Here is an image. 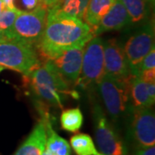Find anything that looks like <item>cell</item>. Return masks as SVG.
Returning <instances> with one entry per match:
<instances>
[{"mask_svg": "<svg viewBox=\"0 0 155 155\" xmlns=\"http://www.w3.org/2000/svg\"><path fill=\"white\" fill-rule=\"evenodd\" d=\"M96 36L82 19L62 13L56 7L48 10L42 36L35 46L41 61L51 60L65 50L85 46Z\"/></svg>", "mask_w": 155, "mask_h": 155, "instance_id": "obj_1", "label": "cell"}, {"mask_svg": "<svg viewBox=\"0 0 155 155\" xmlns=\"http://www.w3.org/2000/svg\"><path fill=\"white\" fill-rule=\"evenodd\" d=\"M29 86L39 99L54 106H61L62 97L70 91V84L61 77L50 61H43L27 76Z\"/></svg>", "mask_w": 155, "mask_h": 155, "instance_id": "obj_2", "label": "cell"}, {"mask_svg": "<svg viewBox=\"0 0 155 155\" xmlns=\"http://www.w3.org/2000/svg\"><path fill=\"white\" fill-rule=\"evenodd\" d=\"M41 64L33 45L8 40L0 42V66L27 76Z\"/></svg>", "mask_w": 155, "mask_h": 155, "instance_id": "obj_3", "label": "cell"}, {"mask_svg": "<svg viewBox=\"0 0 155 155\" xmlns=\"http://www.w3.org/2000/svg\"><path fill=\"white\" fill-rule=\"evenodd\" d=\"M134 76L121 80L104 74L97 84L106 110L114 122H117L127 110L129 103L128 85Z\"/></svg>", "mask_w": 155, "mask_h": 155, "instance_id": "obj_4", "label": "cell"}, {"mask_svg": "<svg viewBox=\"0 0 155 155\" xmlns=\"http://www.w3.org/2000/svg\"><path fill=\"white\" fill-rule=\"evenodd\" d=\"M47 13L48 10L41 5L30 11H22L13 24L11 40L35 47L44 31Z\"/></svg>", "mask_w": 155, "mask_h": 155, "instance_id": "obj_5", "label": "cell"}, {"mask_svg": "<svg viewBox=\"0 0 155 155\" xmlns=\"http://www.w3.org/2000/svg\"><path fill=\"white\" fill-rule=\"evenodd\" d=\"M104 74V41L96 35L84 46L82 67L76 85L88 88L98 83Z\"/></svg>", "mask_w": 155, "mask_h": 155, "instance_id": "obj_6", "label": "cell"}, {"mask_svg": "<svg viewBox=\"0 0 155 155\" xmlns=\"http://www.w3.org/2000/svg\"><path fill=\"white\" fill-rule=\"evenodd\" d=\"M93 117L95 137L100 153L104 155H127V148L124 141L111 126L98 104L94 106Z\"/></svg>", "mask_w": 155, "mask_h": 155, "instance_id": "obj_7", "label": "cell"}, {"mask_svg": "<svg viewBox=\"0 0 155 155\" xmlns=\"http://www.w3.org/2000/svg\"><path fill=\"white\" fill-rule=\"evenodd\" d=\"M153 48H154V24L153 22H149L127 40L123 49L133 75L139 76V66Z\"/></svg>", "mask_w": 155, "mask_h": 155, "instance_id": "obj_8", "label": "cell"}, {"mask_svg": "<svg viewBox=\"0 0 155 155\" xmlns=\"http://www.w3.org/2000/svg\"><path fill=\"white\" fill-rule=\"evenodd\" d=\"M131 136L139 148L155 144V116L151 108H132Z\"/></svg>", "mask_w": 155, "mask_h": 155, "instance_id": "obj_9", "label": "cell"}, {"mask_svg": "<svg viewBox=\"0 0 155 155\" xmlns=\"http://www.w3.org/2000/svg\"><path fill=\"white\" fill-rule=\"evenodd\" d=\"M84 46L75 47L61 52L50 61L57 72L68 84H76L80 74Z\"/></svg>", "mask_w": 155, "mask_h": 155, "instance_id": "obj_10", "label": "cell"}, {"mask_svg": "<svg viewBox=\"0 0 155 155\" xmlns=\"http://www.w3.org/2000/svg\"><path fill=\"white\" fill-rule=\"evenodd\" d=\"M104 59L105 74L121 80L134 76L130 72L124 51L116 39L108 40L104 43Z\"/></svg>", "mask_w": 155, "mask_h": 155, "instance_id": "obj_11", "label": "cell"}, {"mask_svg": "<svg viewBox=\"0 0 155 155\" xmlns=\"http://www.w3.org/2000/svg\"><path fill=\"white\" fill-rule=\"evenodd\" d=\"M129 22H131L126 8L121 0H116L95 28L93 33L95 35H99L112 30H119L127 26Z\"/></svg>", "mask_w": 155, "mask_h": 155, "instance_id": "obj_12", "label": "cell"}, {"mask_svg": "<svg viewBox=\"0 0 155 155\" xmlns=\"http://www.w3.org/2000/svg\"><path fill=\"white\" fill-rule=\"evenodd\" d=\"M47 132L44 122L41 119L13 155H41L46 148Z\"/></svg>", "mask_w": 155, "mask_h": 155, "instance_id": "obj_13", "label": "cell"}, {"mask_svg": "<svg viewBox=\"0 0 155 155\" xmlns=\"http://www.w3.org/2000/svg\"><path fill=\"white\" fill-rule=\"evenodd\" d=\"M129 103L132 108H152L154 102L150 98L147 84L140 76H134L128 85Z\"/></svg>", "mask_w": 155, "mask_h": 155, "instance_id": "obj_14", "label": "cell"}, {"mask_svg": "<svg viewBox=\"0 0 155 155\" xmlns=\"http://www.w3.org/2000/svg\"><path fill=\"white\" fill-rule=\"evenodd\" d=\"M116 0H90L84 14L83 20L92 31L98 25L103 17L110 9Z\"/></svg>", "mask_w": 155, "mask_h": 155, "instance_id": "obj_15", "label": "cell"}, {"mask_svg": "<svg viewBox=\"0 0 155 155\" xmlns=\"http://www.w3.org/2000/svg\"><path fill=\"white\" fill-rule=\"evenodd\" d=\"M44 122L47 132L46 147L53 154L56 155H71V147L65 139L61 137L53 129L49 116L41 117Z\"/></svg>", "mask_w": 155, "mask_h": 155, "instance_id": "obj_16", "label": "cell"}, {"mask_svg": "<svg viewBox=\"0 0 155 155\" xmlns=\"http://www.w3.org/2000/svg\"><path fill=\"white\" fill-rule=\"evenodd\" d=\"M121 2L127 10L130 22H139L149 16L154 0H121Z\"/></svg>", "mask_w": 155, "mask_h": 155, "instance_id": "obj_17", "label": "cell"}, {"mask_svg": "<svg viewBox=\"0 0 155 155\" xmlns=\"http://www.w3.org/2000/svg\"><path fill=\"white\" fill-rule=\"evenodd\" d=\"M70 143L77 155H104L96 148L91 137L85 134H77L71 137Z\"/></svg>", "mask_w": 155, "mask_h": 155, "instance_id": "obj_18", "label": "cell"}, {"mask_svg": "<svg viewBox=\"0 0 155 155\" xmlns=\"http://www.w3.org/2000/svg\"><path fill=\"white\" fill-rule=\"evenodd\" d=\"M84 117L79 108L67 109L61 115V127L68 132L76 133L82 127Z\"/></svg>", "mask_w": 155, "mask_h": 155, "instance_id": "obj_19", "label": "cell"}, {"mask_svg": "<svg viewBox=\"0 0 155 155\" xmlns=\"http://www.w3.org/2000/svg\"><path fill=\"white\" fill-rule=\"evenodd\" d=\"M89 1L90 0H62L59 5L54 7L66 15L83 20Z\"/></svg>", "mask_w": 155, "mask_h": 155, "instance_id": "obj_20", "label": "cell"}, {"mask_svg": "<svg viewBox=\"0 0 155 155\" xmlns=\"http://www.w3.org/2000/svg\"><path fill=\"white\" fill-rule=\"evenodd\" d=\"M22 11L17 9L16 6L13 8L5 7V9L0 14V29L5 34L8 40H11L13 24L15 22V20L17 19V16Z\"/></svg>", "mask_w": 155, "mask_h": 155, "instance_id": "obj_21", "label": "cell"}, {"mask_svg": "<svg viewBox=\"0 0 155 155\" xmlns=\"http://www.w3.org/2000/svg\"><path fill=\"white\" fill-rule=\"evenodd\" d=\"M155 69V49L153 48L149 53L145 56L139 66V75L143 71Z\"/></svg>", "mask_w": 155, "mask_h": 155, "instance_id": "obj_22", "label": "cell"}, {"mask_svg": "<svg viewBox=\"0 0 155 155\" xmlns=\"http://www.w3.org/2000/svg\"><path fill=\"white\" fill-rule=\"evenodd\" d=\"M146 83H154L155 82V69H150L143 71L139 75Z\"/></svg>", "mask_w": 155, "mask_h": 155, "instance_id": "obj_23", "label": "cell"}, {"mask_svg": "<svg viewBox=\"0 0 155 155\" xmlns=\"http://www.w3.org/2000/svg\"><path fill=\"white\" fill-rule=\"evenodd\" d=\"M62 0H39V5L45 7L47 10H49L54 6L59 5Z\"/></svg>", "mask_w": 155, "mask_h": 155, "instance_id": "obj_24", "label": "cell"}, {"mask_svg": "<svg viewBox=\"0 0 155 155\" xmlns=\"http://www.w3.org/2000/svg\"><path fill=\"white\" fill-rule=\"evenodd\" d=\"M134 155H155L154 146L148 147H141L138 148Z\"/></svg>", "mask_w": 155, "mask_h": 155, "instance_id": "obj_25", "label": "cell"}, {"mask_svg": "<svg viewBox=\"0 0 155 155\" xmlns=\"http://www.w3.org/2000/svg\"><path fill=\"white\" fill-rule=\"evenodd\" d=\"M22 5L27 10H33L39 5V0H21Z\"/></svg>", "mask_w": 155, "mask_h": 155, "instance_id": "obj_26", "label": "cell"}, {"mask_svg": "<svg viewBox=\"0 0 155 155\" xmlns=\"http://www.w3.org/2000/svg\"><path fill=\"white\" fill-rule=\"evenodd\" d=\"M147 84V90L149 95L150 98L153 102L155 101V83H146Z\"/></svg>", "mask_w": 155, "mask_h": 155, "instance_id": "obj_27", "label": "cell"}, {"mask_svg": "<svg viewBox=\"0 0 155 155\" xmlns=\"http://www.w3.org/2000/svg\"><path fill=\"white\" fill-rule=\"evenodd\" d=\"M4 5L5 7H8V8H13L15 7L14 5V0H2Z\"/></svg>", "mask_w": 155, "mask_h": 155, "instance_id": "obj_28", "label": "cell"}, {"mask_svg": "<svg viewBox=\"0 0 155 155\" xmlns=\"http://www.w3.org/2000/svg\"><path fill=\"white\" fill-rule=\"evenodd\" d=\"M5 41H8V39L6 37L5 34L4 33V32L0 29V42Z\"/></svg>", "mask_w": 155, "mask_h": 155, "instance_id": "obj_29", "label": "cell"}, {"mask_svg": "<svg viewBox=\"0 0 155 155\" xmlns=\"http://www.w3.org/2000/svg\"><path fill=\"white\" fill-rule=\"evenodd\" d=\"M41 155H53V153H52L50 152L49 150H48V148H47V147H46L44 151H43V153H42V154H41Z\"/></svg>", "mask_w": 155, "mask_h": 155, "instance_id": "obj_30", "label": "cell"}, {"mask_svg": "<svg viewBox=\"0 0 155 155\" xmlns=\"http://www.w3.org/2000/svg\"><path fill=\"white\" fill-rule=\"evenodd\" d=\"M5 5H4V3H3V1L2 0H0V14H1V12L3 11V10L5 9Z\"/></svg>", "mask_w": 155, "mask_h": 155, "instance_id": "obj_31", "label": "cell"}, {"mask_svg": "<svg viewBox=\"0 0 155 155\" xmlns=\"http://www.w3.org/2000/svg\"><path fill=\"white\" fill-rule=\"evenodd\" d=\"M4 69H5V67H2V66H0V72H2V71H3V70H4Z\"/></svg>", "mask_w": 155, "mask_h": 155, "instance_id": "obj_32", "label": "cell"}]
</instances>
